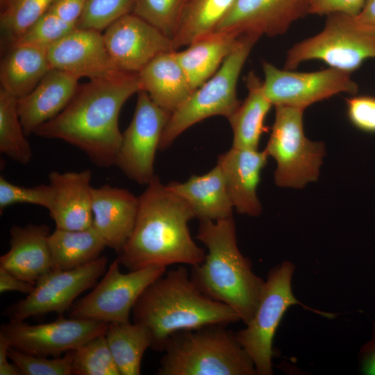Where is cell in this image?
Listing matches in <instances>:
<instances>
[{"label":"cell","instance_id":"cell-1","mask_svg":"<svg viewBox=\"0 0 375 375\" xmlns=\"http://www.w3.org/2000/svg\"><path fill=\"white\" fill-rule=\"evenodd\" d=\"M139 91L138 74L90 80L78 86L71 101L58 115L33 133L78 148L96 166L115 165L122 139L119 112L124 103Z\"/></svg>","mask_w":375,"mask_h":375},{"label":"cell","instance_id":"cell-2","mask_svg":"<svg viewBox=\"0 0 375 375\" xmlns=\"http://www.w3.org/2000/svg\"><path fill=\"white\" fill-rule=\"evenodd\" d=\"M138 197L133 230L116 259L129 271L201 263L206 253L190 235L188 223L195 218L190 206L156 175Z\"/></svg>","mask_w":375,"mask_h":375},{"label":"cell","instance_id":"cell-3","mask_svg":"<svg viewBox=\"0 0 375 375\" xmlns=\"http://www.w3.org/2000/svg\"><path fill=\"white\" fill-rule=\"evenodd\" d=\"M131 314L133 322L150 331L151 348L156 351H163L168 338L177 331L241 321L229 306L202 293L183 265L166 272L151 283Z\"/></svg>","mask_w":375,"mask_h":375},{"label":"cell","instance_id":"cell-4","mask_svg":"<svg viewBox=\"0 0 375 375\" xmlns=\"http://www.w3.org/2000/svg\"><path fill=\"white\" fill-rule=\"evenodd\" d=\"M197 238L208 253L201 263L191 267L192 282L205 295L232 308L246 324L255 313L265 281L238 248L233 217L199 220Z\"/></svg>","mask_w":375,"mask_h":375},{"label":"cell","instance_id":"cell-5","mask_svg":"<svg viewBox=\"0 0 375 375\" xmlns=\"http://www.w3.org/2000/svg\"><path fill=\"white\" fill-rule=\"evenodd\" d=\"M226 325L179 331L167 340L158 375H257L253 362Z\"/></svg>","mask_w":375,"mask_h":375},{"label":"cell","instance_id":"cell-6","mask_svg":"<svg viewBox=\"0 0 375 375\" xmlns=\"http://www.w3.org/2000/svg\"><path fill=\"white\" fill-rule=\"evenodd\" d=\"M258 39L247 35L238 38L217 72L171 114L160 137L159 150L167 149L186 129L206 118L220 115L228 119L233 114L241 103L237 97L238 78Z\"/></svg>","mask_w":375,"mask_h":375},{"label":"cell","instance_id":"cell-7","mask_svg":"<svg viewBox=\"0 0 375 375\" xmlns=\"http://www.w3.org/2000/svg\"><path fill=\"white\" fill-rule=\"evenodd\" d=\"M372 58H375V26L356 17L332 13L327 15L319 33L288 50L284 69L293 70L303 62L317 60L351 74Z\"/></svg>","mask_w":375,"mask_h":375},{"label":"cell","instance_id":"cell-8","mask_svg":"<svg viewBox=\"0 0 375 375\" xmlns=\"http://www.w3.org/2000/svg\"><path fill=\"white\" fill-rule=\"evenodd\" d=\"M275 119L265 149L276 162L274 182L281 188H303L318 179L324 144L306 138L303 109L276 106Z\"/></svg>","mask_w":375,"mask_h":375},{"label":"cell","instance_id":"cell-9","mask_svg":"<svg viewBox=\"0 0 375 375\" xmlns=\"http://www.w3.org/2000/svg\"><path fill=\"white\" fill-rule=\"evenodd\" d=\"M295 267L284 261L268 273L252 318L236 337L252 359L257 375L273 374V340L286 310L301 304L292 290Z\"/></svg>","mask_w":375,"mask_h":375},{"label":"cell","instance_id":"cell-10","mask_svg":"<svg viewBox=\"0 0 375 375\" xmlns=\"http://www.w3.org/2000/svg\"><path fill=\"white\" fill-rule=\"evenodd\" d=\"M115 259L102 279L70 308L69 317L110 323L129 322L133 308L145 289L167 272L153 265L122 273Z\"/></svg>","mask_w":375,"mask_h":375},{"label":"cell","instance_id":"cell-11","mask_svg":"<svg viewBox=\"0 0 375 375\" xmlns=\"http://www.w3.org/2000/svg\"><path fill=\"white\" fill-rule=\"evenodd\" d=\"M132 120L122 133L116 165L128 178L147 185L155 177L154 160L162 131L171 113L140 90Z\"/></svg>","mask_w":375,"mask_h":375},{"label":"cell","instance_id":"cell-12","mask_svg":"<svg viewBox=\"0 0 375 375\" xmlns=\"http://www.w3.org/2000/svg\"><path fill=\"white\" fill-rule=\"evenodd\" d=\"M264 94L272 106L305 110L308 106L340 93L355 94L358 86L351 74L329 67L312 72L281 69L262 62Z\"/></svg>","mask_w":375,"mask_h":375},{"label":"cell","instance_id":"cell-13","mask_svg":"<svg viewBox=\"0 0 375 375\" xmlns=\"http://www.w3.org/2000/svg\"><path fill=\"white\" fill-rule=\"evenodd\" d=\"M108 258L101 256L76 269L52 270L38 281L24 299L8 307L5 314L11 321H25L51 312L62 314L105 273Z\"/></svg>","mask_w":375,"mask_h":375},{"label":"cell","instance_id":"cell-14","mask_svg":"<svg viewBox=\"0 0 375 375\" xmlns=\"http://www.w3.org/2000/svg\"><path fill=\"white\" fill-rule=\"evenodd\" d=\"M109 324L92 319L65 318L35 325L11 321L1 326L0 333L11 347L40 356L58 357L91 339L106 333Z\"/></svg>","mask_w":375,"mask_h":375},{"label":"cell","instance_id":"cell-15","mask_svg":"<svg viewBox=\"0 0 375 375\" xmlns=\"http://www.w3.org/2000/svg\"><path fill=\"white\" fill-rule=\"evenodd\" d=\"M103 38L116 67L128 74H138L158 55L174 51L169 38L132 12L106 28Z\"/></svg>","mask_w":375,"mask_h":375},{"label":"cell","instance_id":"cell-16","mask_svg":"<svg viewBox=\"0 0 375 375\" xmlns=\"http://www.w3.org/2000/svg\"><path fill=\"white\" fill-rule=\"evenodd\" d=\"M51 69L79 78L112 79L125 74L112 60L101 31L76 27L48 48Z\"/></svg>","mask_w":375,"mask_h":375},{"label":"cell","instance_id":"cell-17","mask_svg":"<svg viewBox=\"0 0 375 375\" xmlns=\"http://www.w3.org/2000/svg\"><path fill=\"white\" fill-rule=\"evenodd\" d=\"M310 0H236L215 29L260 38L285 33L308 13Z\"/></svg>","mask_w":375,"mask_h":375},{"label":"cell","instance_id":"cell-18","mask_svg":"<svg viewBox=\"0 0 375 375\" xmlns=\"http://www.w3.org/2000/svg\"><path fill=\"white\" fill-rule=\"evenodd\" d=\"M139 198L126 189L104 184L92 188V226L106 246L119 252L135 224Z\"/></svg>","mask_w":375,"mask_h":375},{"label":"cell","instance_id":"cell-19","mask_svg":"<svg viewBox=\"0 0 375 375\" xmlns=\"http://www.w3.org/2000/svg\"><path fill=\"white\" fill-rule=\"evenodd\" d=\"M265 151L231 147L219 155V166L233 208L241 215L259 216L262 206L257 196V187L262 169L267 163Z\"/></svg>","mask_w":375,"mask_h":375},{"label":"cell","instance_id":"cell-20","mask_svg":"<svg viewBox=\"0 0 375 375\" xmlns=\"http://www.w3.org/2000/svg\"><path fill=\"white\" fill-rule=\"evenodd\" d=\"M92 177L90 169L49 174L53 200L48 210L56 228L83 230L92 226Z\"/></svg>","mask_w":375,"mask_h":375},{"label":"cell","instance_id":"cell-21","mask_svg":"<svg viewBox=\"0 0 375 375\" xmlns=\"http://www.w3.org/2000/svg\"><path fill=\"white\" fill-rule=\"evenodd\" d=\"M49 234V227L45 224L12 226L10 249L0 257V267L35 285L52 271L48 244Z\"/></svg>","mask_w":375,"mask_h":375},{"label":"cell","instance_id":"cell-22","mask_svg":"<svg viewBox=\"0 0 375 375\" xmlns=\"http://www.w3.org/2000/svg\"><path fill=\"white\" fill-rule=\"evenodd\" d=\"M79 78L51 69L28 94L17 99L18 112L26 135L58 115L71 101Z\"/></svg>","mask_w":375,"mask_h":375},{"label":"cell","instance_id":"cell-23","mask_svg":"<svg viewBox=\"0 0 375 375\" xmlns=\"http://www.w3.org/2000/svg\"><path fill=\"white\" fill-rule=\"evenodd\" d=\"M175 51L158 55L138 74L140 90L171 114L193 92Z\"/></svg>","mask_w":375,"mask_h":375},{"label":"cell","instance_id":"cell-24","mask_svg":"<svg viewBox=\"0 0 375 375\" xmlns=\"http://www.w3.org/2000/svg\"><path fill=\"white\" fill-rule=\"evenodd\" d=\"M165 185L190 206L199 220L217 221L233 217L234 208L217 164L203 175H192L185 182H170Z\"/></svg>","mask_w":375,"mask_h":375},{"label":"cell","instance_id":"cell-25","mask_svg":"<svg viewBox=\"0 0 375 375\" xmlns=\"http://www.w3.org/2000/svg\"><path fill=\"white\" fill-rule=\"evenodd\" d=\"M238 36L215 31L175 51L193 92L211 78L235 47Z\"/></svg>","mask_w":375,"mask_h":375},{"label":"cell","instance_id":"cell-26","mask_svg":"<svg viewBox=\"0 0 375 375\" xmlns=\"http://www.w3.org/2000/svg\"><path fill=\"white\" fill-rule=\"evenodd\" d=\"M51 69L48 48L12 46L1 62V88L21 98L31 92Z\"/></svg>","mask_w":375,"mask_h":375},{"label":"cell","instance_id":"cell-27","mask_svg":"<svg viewBox=\"0 0 375 375\" xmlns=\"http://www.w3.org/2000/svg\"><path fill=\"white\" fill-rule=\"evenodd\" d=\"M248 94L228 119L233 133L232 147L258 150L262 134L267 131L265 119L272 106L263 92L262 81L254 72L246 78Z\"/></svg>","mask_w":375,"mask_h":375},{"label":"cell","instance_id":"cell-28","mask_svg":"<svg viewBox=\"0 0 375 375\" xmlns=\"http://www.w3.org/2000/svg\"><path fill=\"white\" fill-rule=\"evenodd\" d=\"M48 244L52 270H69L99 258L106 247L104 240L92 226L83 230L56 228Z\"/></svg>","mask_w":375,"mask_h":375},{"label":"cell","instance_id":"cell-29","mask_svg":"<svg viewBox=\"0 0 375 375\" xmlns=\"http://www.w3.org/2000/svg\"><path fill=\"white\" fill-rule=\"evenodd\" d=\"M236 0H184L172 40L176 49L215 31Z\"/></svg>","mask_w":375,"mask_h":375},{"label":"cell","instance_id":"cell-30","mask_svg":"<svg viewBox=\"0 0 375 375\" xmlns=\"http://www.w3.org/2000/svg\"><path fill=\"white\" fill-rule=\"evenodd\" d=\"M106 341L120 375H139L146 350L151 347L150 331L135 322L110 323Z\"/></svg>","mask_w":375,"mask_h":375},{"label":"cell","instance_id":"cell-31","mask_svg":"<svg viewBox=\"0 0 375 375\" xmlns=\"http://www.w3.org/2000/svg\"><path fill=\"white\" fill-rule=\"evenodd\" d=\"M0 151L21 164L29 163L33 151L20 121L17 98L0 88Z\"/></svg>","mask_w":375,"mask_h":375},{"label":"cell","instance_id":"cell-32","mask_svg":"<svg viewBox=\"0 0 375 375\" xmlns=\"http://www.w3.org/2000/svg\"><path fill=\"white\" fill-rule=\"evenodd\" d=\"M56 0H12L1 10V47L7 51L45 12Z\"/></svg>","mask_w":375,"mask_h":375},{"label":"cell","instance_id":"cell-33","mask_svg":"<svg viewBox=\"0 0 375 375\" xmlns=\"http://www.w3.org/2000/svg\"><path fill=\"white\" fill-rule=\"evenodd\" d=\"M74 375H120L104 334L74 350Z\"/></svg>","mask_w":375,"mask_h":375},{"label":"cell","instance_id":"cell-34","mask_svg":"<svg viewBox=\"0 0 375 375\" xmlns=\"http://www.w3.org/2000/svg\"><path fill=\"white\" fill-rule=\"evenodd\" d=\"M184 0H134L132 13L172 40Z\"/></svg>","mask_w":375,"mask_h":375},{"label":"cell","instance_id":"cell-35","mask_svg":"<svg viewBox=\"0 0 375 375\" xmlns=\"http://www.w3.org/2000/svg\"><path fill=\"white\" fill-rule=\"evenodd\" d=\"M8 357L23 375H71L74 350L69 351L62 357L48 358L28 354L10 347Z\"/></svg>","mask_w":375,"mask_h":375},{"label":"cell","instance_id":"cell-36","mask_svg":"<svg viewBox=\"0 0 375 375\" xmlns=\"http://www.w3.org/2000/svg\"><path fill=\"white\" fill-rule=\"evenodd\" d=\"M134 0H88L76 27L99 31L131 13Z\"/></svg>","mask_w":375,"mask_h":375},{"label":"cell","instance_id":"cell-37","mask_svg":"<svg viewBox=\"0 0 375 375\" xmlns=\"http://www.w3.org/2000/svg\"><path fill=\"white\" fill-rule=\"evenodd\" d=\"M76 27L48 10L11 47L31 45L49 48Z\"/></svg>","mask_w":375,"mask_h":375},{"label":"cell","instance_id":"cell-38","mask_svg":"<svg viewBox=\"0 0 375 375\" xmlns=\"http://www.w3.org/2000/svg\"><path fill=\"white\" fill-rule=\"evenodd\" d=\"M53 200L51 185H39L33 187H23L0 177V211L13 204L28 203L39 206L49 210Z\"/></svg>","mask_w":375,"mask_h":375},{"label":"cell","instance_id":"cell-39","mask_svg":"<svg viewBox=\"0 0 375 375\" xmlns=\"http://www.w3.org/2000/svg\"><path fill=\"white\" fill-rule=\"evenodd\" d=\"M347 114L350 122L367 133H375V97L355 96L346 99Z\"/></svg>","mask_w":375,"mask_h":375},{"label":"cell","instance_id":"cell-40","mask_svg":"<svg viewBox=\"0 0 375 375\" xmlns=\"http://www.w3.org/2000/svg\"><path fill=\"white\" fill-rule=\"evenodd\" d=\"M366 0H310L308 13L328 15L342 13L357 17L361 12Z\"/></svg>","mask_w":375,"mask_h":375},{"label":"cell","instance_id":"cell-41","mask_svg":"<svg viewBox=\"0 0 375 375\" xmlns=\"http://www.w3.org/2000/svg\"><path fill=\"white\" fill-rule=\"evenodd\" d=\"M88 0H56L49 10L64 22L76 26Z\"/></svg>","mask_w":375,"mask_h":375},{"label":"cell","instance_id":"cell-42","mask_svg":"<svg viewBox=\"0 0 375 375\" xmlns=\"http://www.w3.org/2000/svg\"><path fill=\"white\" fill-rule=\"evenodd\" d=\"M35 285L14 276L5 269L0 267V292L15 291L26 295L33 290Z\"/></svg>","mask_w":375,"mask_h":375},{"label":"cell","instance_id":"cell-43","mask_svg":"<svg viewBox=\"0 0 375 375\" xmlns=\"http://www.w3.org/2000/svg\"><path fill=\"white\" fill-rule=\"evenodd\" d=\"M360 372L365 375H375V322H373L370 340L360 350Z\"/></svg>","mask_w":375,"mask_h":375},{"label":"cell","instance_id":"cell-44","mask_svg":"<svg viewBox=\"0 0 375 375\" xmlns=\"http://www.w3.org/2000/svg\"><path fill=\"white\" fill-rule=\"evenodd\" d=\"M10 345L6 338L0 333V375H19L17 367L8 362V350Z\"/></svg>","mask_w":375,"mask_h":375},{"label":"cell","instance_id":"cell-45","mask_svg":"<svg viewBox=\"0 0 375 375\" xmlns=\"http://www.w3.org/2000/svg\"><path fill=\"white\" fill-rule=\"evenodd\" d=\"M356 18L365 24L375 26V0H366Z\"/></svg>","mask_w":375,"mask_h":375},{"label":"cell","instance_id":"cell-46","mask_svg":"<svg viewBox=\"0 0 375 375\" xmlns=\"http://www.w3.org/2000/svg\"><path fill=\"white\" fill-rule=\"evenodd\" d=\"M12 0H0L1 9L3 10Z\"/></svg>","mask_w":375,"mask_h":375}]
</instances>
